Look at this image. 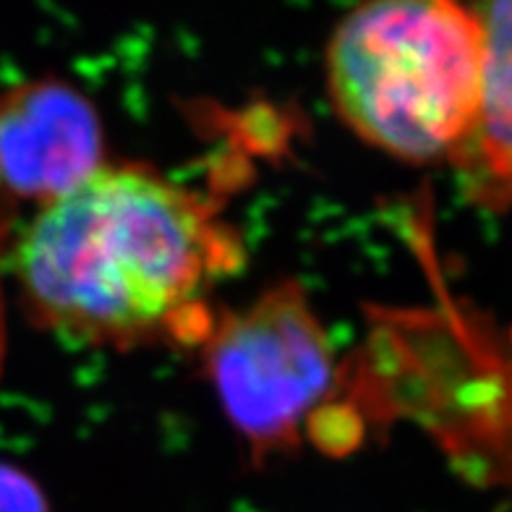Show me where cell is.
<instances>
[{
	"mask_svg": "<svg viewBox=\"0 0 512 512\" xmlns=\"http://www.w3.org/2000/svg\"><path fill=\"white\" fill-rule=\"evenodd\" d=\"M243 259L236 230L196 191L142 165H100L42 204L16 277L29 314L74 340L204 343L209 290Z\"/></svg>",
	"mask_w": 512,
	"mask_h": 512,
	"instance_id": "cell-1",
	"label": "cell"
},
{
	"mask_svg": "<svg viewBox=\"0 0 512 512\" xmlns=\"http://www.w3.org/2000/svg\"><path fill=\"white\" fill-rule=\"evenodd\" d=\"M479 24L465 0H364L327 45L332 108L405 162L455 160L481 108Z\"/></svg>",
	"mask_w": 512,
	"mask_h": 512,
	"instance_id": "cell-2",
	"label": "cell"
},
{
	"mask_svg": "<svg viewBox=\"0 0 512 512\" xmlns=\"http://www.w3.org/2000/svg\"><path fill=\"white\" fill-rule=\"evenodd\" d=\"M202 348L225 416L259 458L301 445L337 382L330 335L293 280L212 322Z\"/></svg>",
	"mask_w": 512,
	"mask_h": 512,
	"instance_id": "cell-3",
	"label": "cell"
},
{
	"mask_svg": "<svg viewBox=\"0 0 512 512\" xmlns=\"http://www.w3.org/2000/svg\"><path fill=\"white\" fill-rule=\"evenodd\" d=\"M102 165V131L87 97L37 79L0 97V183L48 204Z\"/></svg>",
	"mask_w": 512,
	"mask_h": 512,
	"instance_id": "cell-4",
	"label": "cell"
},
{
	"mask_svg": "<svg viewBox=\"0 0 512 512\" xmlns=\"http://www.w3.org/2000/svg\"><path fill=\"white\" fill-rule=\"evenodd\" d=\"M479 24L481 108L455 165L471 199L512 209V0H465Z\"/></svg>",
	"mask_w": 512,
	"mask_h": 512,
	"instance_id": "cell-5",
	"label": "cell"
},
{
	"mask_svg": "<svg viewBox=\"0 0 512 512\" xmlns=\"http://www.w3.org/2000/svg\"><path fill=\"white\" fill-rule=\"evenodd\" d=\"M0 512H50V505L29 473L0 463Z\"/></svg>",
	"mask_w": 512,
	"mask_h": 512,
	"instance_id": "cell-6",
	"label": "cell"
},
{
	"mask_svg": "<svg viewBox=\"0 0 512 512\" xmlns=\"http://www.w3.org/2000/svg\"><path fill=\"white\" fill-rule=\"evenodd\" d=\"M510 442V468H512V335L510 358L505 361V398H502V439Z\"/></svg>",
	"mask_w": 512,
	"mask_h": 512,
	"instance_id": "cell-7",
	"label": "cell"
}]
</instances>
